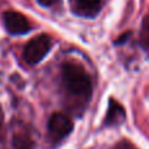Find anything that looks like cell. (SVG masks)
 <instances>
[{
	"instance_id": "cell-1",
	"label": "cell",
	"mask_w": 149,
	"mask_h": 149,
	"mask_svg": "<svg viewBox=\"0 0 149 149\" xmlns=\"http://www.w3.org/2000/svg\"><path fill=\"white\" fill-rule=\"evenodd\" d=\"M63 81L71 93L80 97H90L92 81L88 73L74 63H65L63 65Z\"/></svg>"
},
{
	"instance_id": "cell-2",
	"label": "cell",
	"mask_w": 149,
	"mask_h": 149,
	"mask_svg": "<svg viewBox=\"0 0 149 149\" xmlns=\"http://www.w3.org/2000/svg\"><path fill=\"white\" fill-rule=\"evenodd\" d=\"M51 47V38L49 36H38L28 42V45L24 49V60L28 64H37L39 63Z\"/></svg>"
},
{
	"instance_id": "cell-3",
	"label": "cell",
	"mask_w": 149,
	"mask_h": 149,
	"mask_svg": "<svg viewBox=\"0 0 149 149\" xmlns=\"http://www.w3.org/2000/svg\"><path fill=\"white\" fill-rule=\"evenodd\" d=\"M73 123L67 115L62 113H55L49 120V132L54 139H63L71 134Z\"/></svg>"
},
{
	"instance_id": "cell-4",
	"label": "cell",
	"mask_w": 149,
	"mask_h": 149,
	"mask_svg": "<svg viewBox=\"0 0 149 149\" xmlns=\"http://www.w3.org/2000/svg\"><path fill=\"white\" fill-rule=\"evenodd\" d=\"M4 26L10 34L15 36H20V34H25L30 30V24L26 20L25 16H22L18 12H7L4 13Z\"/></svg>"
},
{
	"instance_id": "cell-5",
	"label": "cell",
	"mask_w": 149,
	"mask_h": 149,
	"mask_svg": "<svg viewBox=\"0 0 149 149\" xmlns=\"http://www.w3.org/2000/svg\"><path fill=\"white\" fill-rule=\"evenodd\" d=\"M124 116V110L119 103H115L114 101L110 102V109H109V114L106 116V123L107 124H118L123 122Z\"/></svg>"
},
{
	"instance_id": "cell-6",
	"label": "cell",
	"mask_w": 149,
	"mask_h": 149,
	"mask_svg": "<svg viewBox=\"0 0 149 149\" xmlns=\"http://www.w3.org/2000/svg\"><path fill=\"white\" fill-rule=\"evenodd\" d=\"M13 147L15 149H33L34 144L30 137L25 135H16L13 137Z\"/></svg>"
},
{
	"instance_id": "cell-7",
	"label": "cell",
	"mask_w": 149,
	"mask_h": 149,
	"mask_svg": "<svg viewBox=\"0 0 149 149\" xmlns=\"http://www.w3.org/2000/svg\"><path fill=\"white\" fill-rule=\"evenodd\" d=\"M77 3L82 9L92 10V12H97L101 5V0H77Z\"/></svg>"
},
{
	"instance_id": "cell-8",
	"label": "cell",
	"mask_w": 149,
	"mask_h": 149,
	"mask_svg": "<svg viewBox=\"0 0 149 149\" xmlns=\"http://www.w3.org/2000/svg\"><path fill=\"white\" fill-rule=\"evenodd\" d=\"M37 1L41 5H45V7H50V5H52L56 0H37Z\"/></svg>"
}]
</instances>
